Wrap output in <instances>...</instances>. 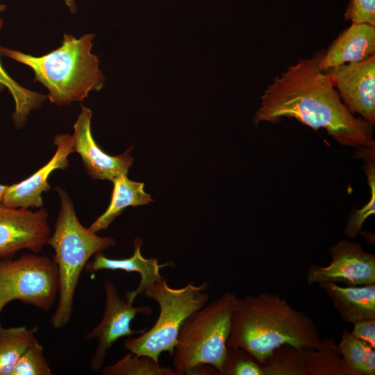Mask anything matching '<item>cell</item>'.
<instances>
[{"label": "cell", "mask_w": 375, "mask_h": 375, "mask_svg": "<svg viewBox=\"0 0 375 375\" xmlns=\"http://www.w3.org/2000/svg\"><path fill=\"white\" fill-rule=\"evenodd\" d=\"M324 52L299 59L277 76L262 95L253 123H275L292 117L315 131L324 128L340 144L374 146V126L348 110L328 75L319 69Z\"/></svg>", "instance_id": "6da1fadb"}, {"label": "cell", "mask_w": 375, "mask_h": 375, "mask_svg": "<svg viewBox=\"0 0 375 375\" xmlns=\"http://www.w3.org/2000/svg\"><path fill=\"white\" fill-rule=\"evenodd\" d=\"M322 344L312 319L278 294L237 298L227 346L245 350L261 365L282 345L318 349Z\"/></svg>", "instance_id": "7a4b0ae2"}, {"label": "cell", "mask_w": 375, "mask_h": 375, "mask_svg": "<svg viewBox=\"0 0 375 375\" xmlns=\"http://www.w3.org/2000/svg\"><path fill=\"white\" fill-rule=\"evenodd\" d=\"M94 35L77 39L65 34L62 44L42 56L0 48V53L30 67L35 81L49 90L47 97L57 106L82 101L92 90L102 88L104 77L99 69V60L91 53Z\"/></svg>", "instance_id": "3957f363"}, {"label": "cell", "mask_w": 375, "mask_h": 375, "mask_svg": "<svg viewBox=\"0 0 375 375\" xmlns=\"http://www.w3.org/2000/svg\"><path fill=\"white\" fill-rule=\"evenodd\" d=\"M55 190L60 198V208L47 244L54 250L53 258L58 269V303L51 319L56 329L64 328L70 321L74 297L82 271L97 253L115 245L111 237H101L79 222L74 203L60 187Z\"/></svg>", "instance_id": "277c9868"}, {"label": "cell", "mask_w": 375, "mask_h": 375, "mask_svg": "<svg viewBox=\"0 0 375 375\" xmlns=\"http://www.w3.org/2000/svg\"><path fill=\"white\" fill-rule=\"evenodd\" d=\"M235 294L226 292L190 315L179 331L172 356L177 375L208 365L222 374L231 332Z\"/></svg>", "instance_id": "5b68a950"}, {"label": "cell", "mask_w": 375, "mask_h": 375, "mask_svg": "<svg viewBox=\"0 0 375 375\" xmlns=\"http://www.w3.org/2000/svg\"><path fill=\"white\" fill-rule=\"evenodd\" d=\"M210 285L189 283L180 288H171L166 279L148 287L142 296L157 302L159 315L153 326L136 338H128L124 348L137 355H146L158 361L160 355L168 352L172 356L178 335L188 317L203 307L209 301L206 292Z\"/></svg>", "instance_id": "8992f818"}, {"label": "cell", "mask_w": 375, "mask_h": 375, "mask_svg": "<svg viewBox=\"0 0 375 375\" xmlns=\"http://www.w3.org/2000/svg\"><path fill=\"white\" fill-rule=\"evenodd\" d=\"M58 290V269L53 258L31 252L17 259H0V314L13 301L47 311Z\"/></svg>", "instance_id": "52a82bcc"}, {"label": "cell", "mask_w": 375, "mask_h": 375, "mask_svg": "<svg viewBox=\"0 0 375 375\" xmlns=\"http://www.w3.org/2000/svg\"><path fill=\"white\" fill-rule=\"evenodd\" d=\"M106 294L104 312L100 323L86 335L88 340H95L97 346L90 360L92 370L102 369L108 350L117 340L123 337L141 334L145 329L133 331L131 324L137 314L151 315L150 306H133L126 299L120 297L117 288L110 281L103 283Z\"/></svg>", "instance_id": "ba28073f"}, {"label": "cell", "mask_w": 375, "mask_h": 375, "mask_svg": "<svg viewBox=\"0 0 375 375\" xmlns=\"http://www.w3.org/2000/svg\"><path fill=\"white\" fill-rule=\"evenodd\" d=\"M48 217L42 207L31 211L0 202V259L12 258L24 249L38 253L51 234Z\"/></svg>", "instance_id": "9c48e42d"}, {"label": "cell", "mask_w": 375, "mask_h": 375, "mask_svg": "<svg viewBox=\"0 0 375 375\" xmlns=\"http://www.w3.org/2000/svg\"><path fill=\"white\" fill-rule=\"evenodd\" d=\"M331 261L326 266L310 265L308 285L342 283L347 286L375 283V255L365 251L360 244L341 240L330 249Z\"/></svg>", "instance_id": "30bf717a"}, {"label": "cell", "mask_w": 375, "mask_h": 375, "mask_svg": "<svg viewBox=\"0 0 375 375\" xmlns=\"http://www.w3.org/2000/svg\"><path fill=\"white\" fill-rule=\"evenodd\" d=\"M326 72L352 113L375 124V54L365 60L331 67Z\"/></svg>", "instance_id": "8fae6325"}, {"label": "cell", "mask_w": 375, "mask_h": 375, "mask_svg": "<svg viewBox=\"0 0 375 375\" xmlns=\"http://www.w3.org/2000/svg\"><path fill=\"white\" fill-rule=\"evenodd\" d=\"M92 111L82 106L72 135L74 152L83 160L87 174L92 178L112 181L114 178L127 174L133 158L129 148L119 156L105 153L94 141L91 132Z\"/></svg>", "instance_id": "7c38bea8"}, {"label": "cell", "mask_w": 375, "mask_h": 375, "mask_svg": "<svg viewBox=\"0 0 375 375\" xmlns=\"http://www.w3.org/2000/svg\"><path fill=\"white\" fill-rule=\"evenodd\" d=\"M56 151L50 160L27 178L7 185L1 202L6 206L18 208H41L42 194L50 189L48 178L56 169L69 167L68 157L74 152L72 135H57L53 140Z\"/></svg>", "instance_id": "4fadbf2b"}, {"label": "cell", "mask_w": 375, "mask_h": 375, "mask_svg": "<svg viewBox=\"0 0 375 375\" xmlns=\"http://www.w3.org/2000/svg\"><path fill=\"white\" fill-rule=\"evenodd\" d=\"M375 26L352 23L324 52L319 64L322 72L348 62H360L375 54Z\"/></svg>", "instance_id": "5bb4252c"}, {"label": "cell", "mask_w": 375, "mask_h": 375, "mask_svg": "<svg viewBox=\"0 0 375 375\" xmlns=\"http://www.w3.org/2000/svg\"><path fill=\"white\" fill-rule=\"evenodd\" d=\"M142 241L136 238L134 240L133 254L127 258L113 259L105 256L103 252L94 256L92 260L88 261L85 270L89 273L99 270H122L126 272H136L140 274L138 286L132 291L126 292V299L133 303L135 298L152 284L165 279L160 273V268L167 265H160L157 258H146L141 253Z\"/></svg>", "instance_id": "9a60e30c"}, {"label": "cell", "mask_w": 375, "mask_h": 375, "mask_svg": "<svg viewBox=\"0 0 375 375\" xmlns=\"http://www.w3.org/2000/svg\"><path fill=\"white\" fill-rule=\"evenodd\" d=\"M333 301L345 322L375 319V283L340 286L335 283L319 285Z\"/></svg>", "instance_id": "2e32d148"}, {"label": "cell", "mask_w": 375, "mask_h": 375, "mask_svg": "<svg viewBox=\"0 0 375 375\" xmlns=\"http://www.w3.org/2000/svg\"><path fill=\"white\" fill-rule=\"evenodd\" d=\"M111 181L113 190L110 203L106 210L89 227L94 233L107 228L126 207L146 205L153 201L144 190V183L130 180L127 174L119 175Z\"/></svg>", "instance_id": "e0dca14e"}, {"label": "cell", "mask_w": 375, "mask_h": 375, "mask_svg": "<svg viewBox=\"0 0 375 375\" xmlns=\"http://www.w3.org/2000/svg\"><path fill=\"white\" fill-rule=\"evenodd\" d=\"M322 341L318 349L305 348L307 375H356L342 358L335 338Z\"/></svg>", "instance_id": "ac0fdd59"}, {"label": "cell", "mask_w": 375, "mask_h": 375, "mask_svg": "<svg viewBox=\"0 0 375 375\" xmlns=\"http://www.w3.org/2000/svg\"><path fill=\"white\" fill-rule=\"evenodd\" d=\"M37 327L26 326L6 328L0 320V375H11L21 356L37 340Z\"/></svg>", "instance_id": "d6986e66"}, {"label": "cell", "mask_w": 375, "mask_h": 375, "mask_svg": "<svg viewBox=\"0 0 375 375\" xmlns=\"http://www.w3.org/2000/svg\"><path fill=\"white\" fill-rule=\"evenodd\" d=\"M337 346L342 358L356 375L375 374V349L347 329H343Z\"/></svg>", "instance_id": "ffe728a7"}, {"label": "cell", "mask_w": 375, "mask_h": 375, "mask_svg": "<svg viewBox=\"0 0 375 375\" xmlns=\"http://www.w3.org/2000/svg\"><path fill=\"white\" fill-rule=\"evenodd\" d=\"M2 26L3 19L0 17V29ZM4 88L8 90L14 99L15 110L12 119L18 127L25 123L30 111L38 108L47 98V96L18 84L5 72L0 62V90Z\"/></svg>", "instance_id": "44dd1931"}, {"label": "cell", "mask_w": 375, "mask_h": 375, "mask_svg": "<svg viewBox=\"0 0 375 375\" xmlns=\"http://www.w3.org/2000/svg\"><path fill=\"white\" fill-rule=\"evenodd\" d=\"M103 375H177L174 369L164 367L146 355L129 352L114 364L102 367Z\"/></svg>", "instance_id": "7402d4cb"}, {"label": "cell", "mask_w": 375, "mask_h": 375, "mask_svg": "<svg viewBox=\"0 0 375 375\" xmlns=\"http://www.w3.org/2000/svg\"><path fill=\"white\" fill-rule=\"evenodd\" d=\"M44 353V347L38 340L33 342L16 362L11 375H52Z\"/></svg>", "instance_id": "603a6c76"}, {"label": "cell", "mask_w": 375, "mask_h": 375, "mask_svg": "<svg viewBox=\"0 0 375 375\" xmlns=\"http://www.w3.org/2000/svg\"><path fill=\"white\" fill-rule=\"evenodd\" d=\"M221 375H264L261 365L250 353L239 348L227 346Z\"/></svg>", "instance_id": "cb8c5ba5"}, {"label": "cell", "mask_w": 375, "mask_h": 375, "mask_svg": "<svg viewBox=\"0 0 375 375\" xmlns=\"http://www.w3.org/2000/svg\"><path fill=\"white\" fill-rule=\"evenodd\" d=\"M344 17L352 23L375 26V0H350Z\"/></svg>", "instance_id": "d4e9b609"}, {"label": "cell", "mask_w": 375, "mask_h": 375, "mask_svg": "<svg viewBox=\"0 0 375 375\" xmlns=\"http://www.w3.org/2000/svg\"><path fill=\"white\" fill-rule=\"evenodd\" d=\"M351 333L375 349V319L356 321Z\"/></svg>", "instance_id": "484cf974"}, {"label": "cell", "mask_w": 375, "mask_h": 375, "mask_svg": "<svg viewBox=\"0 0 375 375\" xmlns=\"http://www.w3.org/2000/svg\"><path fill=\"white\" fill-rule=\"evenodd\" d=\"M7 188V185L0 184V202H1L3 194Z\"/></svg>", "instance_id": "4316f807"}, {"label": "cell", "mask_w": 375, "mask_h": 375, "mask_svg": "<svg viewBox=\"0 0 375 375\" xmlns=\"http://www.w3.org/2000/svg\"><path fill=\"white\" fill-rule=\"evenodd\" d=\"M66 5L69 7L70 9H75V3L73 0H64Z\"/></svg>", "instance_id": "83f0119b"}, {"label": "cell", "mask_w": 375, "mask_h": 375, "mask_svg": "<svg viewBox=\"0 0 375 375\" xmlns=\"http://www.w3.org/2000/svg\"><path fill=\"white\" fill-rule=\"evenodd\" d=\"M6 9V6L3 4L0 3V12Z\"/></svg>", "instance_id": "f1b7e54d"}]
</instances>
